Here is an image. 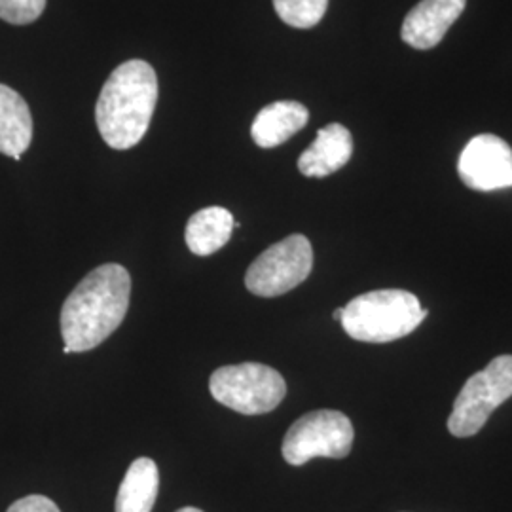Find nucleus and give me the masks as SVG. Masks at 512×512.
Instances as JSON below:
<instances>
[{
  "label": "nucleus",
  "mask_w": 512,
  "mask_h": 512,
  "mask_svg": "<svg viewBox=\"0 0 512 512\" xmlns=\"http://www.w3.org/2000/svg\"><path fill=\"white\" fill-rule=\"evenodd\" d=\"M131 277L120 264H103L86 275L61 308L63 353H84L103 344L126 319Z\"/></svg>",
  "instance_id": "1"
},
{
  "label": "nucleus",
  "mask_w": 512,
  "mask_h": 512,
  "mask_svg": "<svg viewBox=\"0 0 512 512\" xmlns=\"http://www.w3.org/2000/svg\"><path fill=\"white\" fill-rule=\"evenodd\" d=\"M158 103V76L143 59L116 67L95 105V122L103 141L114 150H129L147 135Z\"/></svg>",
  "instance_id": "2"
},
{
  "label": "nucleus",
  "mask_w": 512,
  "mask_h": 512,
  "mask_svg": "<svg viewBox=\"0 0 512 512\" xmlns=\"http://www.w3.org/2000/svg\"><path fill=\"white\" fill-rule=\"evenodd\" d=\"M427 313L416 294L401 289H382L353 298L344 306L340 323L357 342L387 344L418 329Z\"/></svg>",
  "instance_id": "3"
},
{
  "label": "nucleus",
  "mask_w": 512,
  "mask_h": 512,
  "mask_svg": "<svg viewBox=\"0 0 512 512\" xmlns=\"http://www.w3.org/2000/svg\"><path fill=\"white\" fill-rule=\"evenodd\" d=\"M209 391L217 403L230 410L258 416L275 410L287 395L283 376L268 365L241 363L220 366L211 374Z\"/></svg>",
  "instance_id": "4"
},
{
  "label": "nucleus",
  "mask_w": 512,
  "mask_h": 512,
  "mask_svg": "<svg viewBox=\"0 0 512 512\" xmlns=\"http://www.w3.org/2000/svg\"><path fill=\"white\" fill-rule=\"evenodd\" d=\"M511 397L512 355H499L465 382L448 418V431L458 439L473 437Z\"/></svg>",
  "instance_id": "5"
},
{
  "label": "nucleus",
  "mask_w": 512,
  "mask_h": 512,
  "mask_svg": "<svg viewBox=\"0 0 512 512\" xmlns=\"http://www.w3.org/2000/svg\"><path fill=\"white\" fill-rule=\"evenodd\" d=\"M355 431L346 414L338 410H313L294 421L283 439V458L294 467L315 458H348Z\"/></svg>",
  "instance_id": "6"
},
{
  "label": "nucleus",
  "mask_w": 512,
  "mask_h": 512,
  "mask_svg": "<svg viewBox=\"0 0 512 512\" xmlns=\"http://www.w3.org/2000/svg\"><path fill=\"white\" fill-rule=\"evenodd\" d=\"M313 268V249L310 239L302 234L268 247L249 266L245 275V287L264 298L287 294L304 283Z\"/></svg>",
  "instance_id": "7"
},
{
  "label": "nucleus",
  "mask_w": 512,
  "mask_h": 512,
  "mask_svg": "<svg viewBox=\"0 0 512 512\" xmlns=\"http://www.w3.org/2000/svg\"><path fill=\"white\" fill-rule=\"evenodd\" d=\"M461 183L478 192L512 186V148L497 135H476L459 156Z\"/></svg>",
  "instance_id": "8"
},
{
  "label": "nucleus",
  "mask_w": 512,
  "mask_h": 512,
  "mask_svg": "<svg viewBox=\"0 0 512 512\" xmlns=\"http://www.w3.org/2000/svg\"><path fill=\"white\" fill-rule=\"evenodd\" d=\"M467 0H421L403 21L401 37L416 50L439 46L448 29L463 14Z\"/></svg>",
  "instance_id": "9"
},
{
  "label": "nucleus",
  "mask_w": 512,
  "mask_h": 512,
  "mask_svg": "<svg viewBox=\"0 0 512 512\" xmlns=\"http://www.w3.org/2000/svg\"><path fill=\"white\" fill-rule=\"evenodd\" d=\"M353 154V137L342 124H329L317 131L315 141L298 158V169L304 177L323 179L348 164Z\"/></svg>",
  "instance_id": "10"
},
{
  "label": "nucleus",
  "mask_w": 512,
  "mask_h": 512,
  "mask_svg": "<svg viewBox=\"0 0 512 512\" xmlns=\"http://www.w3.org/2000/svg\"><path fill=\"white\" fill-rule=\"evenodd\" d=\"M310 110L296 101H277L256 114L251 126L253 141L260 148H275L287 143L294 133L306 128Z\"/></svg>",
  "instance_id": "11"
},
{
  "label": "nucleus",
  "mask_w": 512,
  "mask_h": 512,
  "mask_svg": "<svg viewBox=\"0 0 512 512\" xmlns=\"http://www.w3.org/2000/svg\"><path fill=\"white\" fill-rule=\"evenodd\" d=\"M33 141V114L16 90L0 84V154L21 160Z\"/></svg>",
  "instance_id": "12"
},
{
  "label": "nucleus",
  "mask_w": 512,
  "mask_h": 512,
  "mask_svg": "<svg viewBox=\"0 0 512 512\" xmlns=\"http://www.w3.org/2000/svg\"><path fill=\"white\" fill-rule=\"evenodd\" d=\"M236 228L234 217L224 207H205L194 213L186 224V245L198 256H209L220 251Z\"/></svg>",
  "instance_id": "13"
},
{
  "label": "nucleus",
  "mask_w": 512,
  "mask_h": 512,
  "mask_svg": "<svg viewBox=\"0 0 512 512\" xmlns=\"http://www.w3.org/2000/svg\"><path fill=\"white\" fill-rule=\"evenodd\" d=\"M160 490L158 465L150 458L135 459L124 476L118 497L116 512H150Z\"/></svg>",
  "instance_id": "14"
},
{
  "label": "nucleus",
  "mask_w": 512,
  "mask_h": 512,
  "mask_svg": "<svg viewBox=\"0 0 512 512\" xmlns=\"http://www.w3.org/2000/svg\"><path fill=\"white\" fill-rule=\"evenodd\" d=\"M275 12L294 29H311L327 14L329 0H274Z\"/></svg>",
  "instance_id": "15"
},
{
  "label": "nucleus",
  "mask_w": 512,
  "mask_h": 512,
  "mask_svg": "<svg viewBox=\"0 0 512 512\" xmlns=\"http://www.w3.org/2000/svg\"><path fill=\"white\" fill-rule=\"evenodd\" d=\"M46 8V0H0V19L12 25L37 21Z\"/></svg>",
  "instance_id": "16"
},
{
  "label": "nucleus",
  "mask_w": 512,
  "mask_h": 512,
  "mask_svg": "<svg viewBox=\"0 0 512 512\" xmlns=\"http://www.w3.org/2000/svg\"><path fill=\"white\" fill-rule=\"evenodd\" d=\"M6 512H61L52 499L44 495H27L18 499Z\"/></svg>",
  "instance_id": "17"
},
{
  "label": "nucleus",
  "mask_w": 512,
  "mask_h": 512,
  "mask_svg": "<svg viewBox=\"0 0 512 512\" xmlns=\"http://www.w3.org/2000/svg\"><path fill=\"white\" fill-rule=\"evenodd\" d=\"M342 315H344V308H338V310L334 311V319H336V321H340Z\"/></svg>",
  "instance_id": "18"
},
{
  "label": "nucleus",
  "mask_w": 512,
  "mask_h": 512,
  "mask_svg": "<svg viewBox=\"0 0 512 512\" xmlns=\"http://www.w3.org/2000/svg\"><path fill=\"white\" fill-rule=\"evenodd\" d=\"M177 512H203L200 511V509H196V507H184V509H181V511Z\"/></svg>",
  "instance_id": "19"
}]
</instances>
